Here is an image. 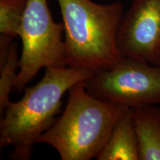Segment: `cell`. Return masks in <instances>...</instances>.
I'll use <instances>...</instances> for the list:
<instances>
[{
	"mask_svg": "<svg viewBox=\"0 0 160 160\" xmlns=\"http://www.w3.org/2000/svg\"><path fill=\"white\" fill-rule=\"evenodd\" d=\"M95 71L71 67H49L42 79L25 88L21 99L6 108L0 122V144L11 147L10 157L27 160L40 136L53 123L61 108V100L71 87L88 79Z\"/></svg>",
	"mask_w": 160,
	"mask_h": 160,
	"instance_id": "1",
	"label": "cell"
},
{
	"mask_svg": "<svg viewBox=\"0 0 160 160\" xmlns=\"http://www.w3.org/2000/svg\"><path fill=\"white\" fill-rule=\"evenodd\" d=\"M65 29L67 67L109 69L122 58L117 33L123 17L120 2L102 5L91 0H57Z\"/></svg>",
	"mask_w": 160,
	"mask_h": 160,
	"instance_id": "2",
	"label": "cell"
},
{
	"mask_svg": "<svg viewBox=\"0 0 160 160\" xmlns=\"http://www.w3.org/2000/svg\"><path fill=\"white\" fill-rule=\"evenodd\" d=\"M62 115L37 143L53 148L62 160H89L103 148L112 130L128 108L94 97L80 82L68 91Z\"/></svg>",
	"mask_w": 160,
	"mask_h": 160,
	"instance_id": "3",
	"label": "cell"
},
{
	"mask_svg": "<svg viewBox=\"0 0 160 160\" xmlns=\"http://www.w3.org/2000/svg\"><path fill=\"white\" fill-rule=\"evenodd\" d=\"M64 32L63 23L52 17L47 0H28L19 35L22 48L16 91L25 90L41 69L67 67Z\"/></svg>",
	"mask_w": 160,
	"mask_h": 160,
	"instance_id": "4",
	"label": "cell"
},
{
	"mask_svg": "<svg viewBox=\"0 0 160 160\" xmlns=\"http://www.w3.org/2000/svg\"><path fill=\"white\" fill-rule=\"evenodd\" d=\"M84 84L94 97L128 108L160 103V66L137 58L122 57L111 68L95 71Z\"/></svg>",
	"mask_w": 160,
	"mask_h": 160,
	"instance_id": "5",
	"label": "cell"
},
{
	"mask_svg": "<svg viewBox=\"0 0 160 160\" xmlns=\"http://www.w3.org/2000/svg\"><path fill=\"white\" fill-rule=\"evenodd\" d=\"M122 57L157 65L160 47V0H133L117 33Z\"/></svg>",
	"mask_w": 160,
	"mask_h": 160,
	"instance_id": "6",
	"label": "cell"
},
{
	"mask_svg": "<svg viewBox=\"0 0 160 160\" xmlns=\"http://www.w3.org/2000/svg\"><path fill=\"white\" fill-rule=\"evenodd\" d=\"M98 160H139V143L133 119V109L127 108L112 130Z\"/></svg>",
	"mask_w": 160,
	"mask_h": 160,
	"instance_id": "7",
	"label": "cell"
},
{
	"mask_svg": "<svg viewBox=\"0 0 160 160\" xmlns=\"http://www.w3.org/2000/svg\"><path fill=\"white\" fill-rule=\"evenodd\" d=\"M133 119L139 160H160V108L154 105L133 109Z\"/></svg>",
	"mask_w": 160,
	"mask_h": 160,
	"instance_id": "8",
	"label": "cell"
},
{
	"mask_svg": "<svg viewBox=\"0 0 160 160\" xmlns=\"http://www.w3.org/2000/svg\"><path fill=\"white\" fill-rule=\"evenodd\" d=\"M19 59L17 45L12 44L7 59L0 62V113H4L6 108L11 102L10 94L14 88L18 72L19 69Z\"/></svg>",
	"mask_w": 160,
	"mask_h": 160,
	"instance_id": "9",
	"label": "cell"
},
{
	"mask_svg": "<svg viewBox=\"0 0 160 160\" xmlns=\"http://www.w3.org/2000/svg\"><path fill=\"white\" fill-rule=\"evenodd\" d=\"M28 0H0V33L18 37Z\"/></svg>",
	"mask_w": 160,
	"mask_h": 160,
	"instance_id": "10",
	"label": "cell"
},
{
	"mask_svg": "<svg viewBox=\"0 0 160 160\" xmlns=\"http://www.w3.org/2000/svg\"><path fill=\"white\" fill-rule=\"evenodd\" d=\"M158 66H160V47L159 49V51H158V55H157V65Z\"/></svg>",
	"mask_w": 160,
	"mask_h": 160,
	"instance_id": "11",
	"label": "cell"
}]
</instances>
